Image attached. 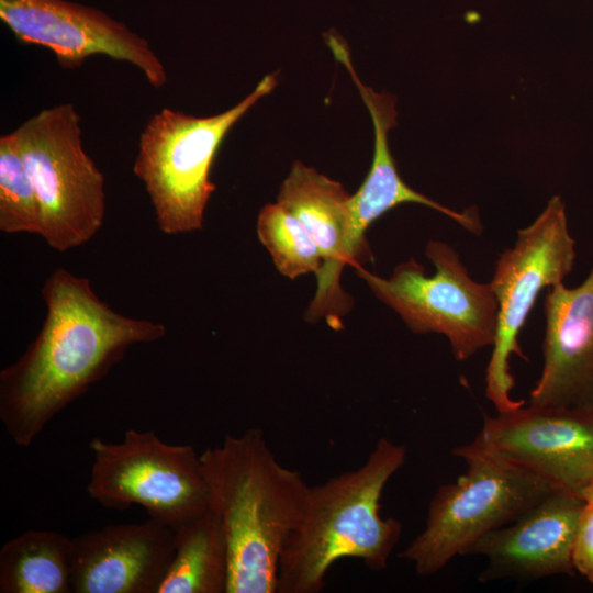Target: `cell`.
<instances>
[{"label": "cell", "mask_w": 593, "mask_h": 593, "mask_svg": "<svg viewBox=\"0 0 593 593\" xmlns=\"http://www.w3.org/2000/svg\"><path fill=\"white\" fill-rule=\"evenodd\" d=\"M42 327L22 356L0 372V421L26 448L45 426L121 361L132 345L166 335L164 324L133 318L99 299L90 281L55 269L41 290Z\"/></svg>", "instance_id": "6da1fadb"}, {"label": "cell", "mask_w": 593, "mask_h": 593, "mask_svg": "<svg viewBox=\"0 0 593 593\" xmlns=\"http://www.w3.org/2000/svg\"><path fill=\"white\" fill-rule=\"evenodd\" d=\"M200 461L227 541L226 593L277 592L280 555L309 485L277 460L259 428L226 435Z\"/></svg>", "instance_id": "7a4b0ae2"}, {"label": "cell", "mask_w": 593, "mask_h": 593, "mask_svg": "<svg viewBox=\"0 0 593 593\" xmlns=\"http://www.w3.org/2000/svg\"><path fill=\"white\" fill-rule=\"evenodd\" d=\"M405 460L404 445L380 438L359 468L309 485L280 555L278 593L321 592L329 568L344 558L372 571L387 568L402 524L380 515V499Z\"/></svg>", "instance_id": "3957f363"}, {"label": "cell", "mask_w": 593, "mask_h": 593, "mask_svg": "<svg viewBox=\"0 0 593 593\" xmlns=\"http://www.w3.org/2000/svg\"><path fill=\"white\" fill-rule=\"evenodd\" d=\"M452 454L466 462V471L438 488L423 530L399 555L423 577L438 573L481 536L513 522L555 491L490 450L477 436Z\"/></svg>", "instance_id": "277c9868"}, {"label": "cell", "mask_w": 593, "mask_h": 593, "mask_svg": "<svg viewBox=\"0 0 593 593\" xmlns=\"http://www.w3.org/2000/svg\"><path fill=\"white\" fill-rule=\"evenodd\" d=\"M277 83V74L266 75L246 98L215 115L200 118L164 108L149 119L141 133L133 172L145 187L163 233L178 235L203 227L215 190L211 167L223 139Z\"/></svg>", "instance_id": "5b68a950"}, {"label": "cell", "mask_w": 593, "mask_h": 593, "mask_svg": "<svg viewBox=\"0 0 593 593\" xmlns=\"http://www.w3.org/2000/svg\"><path fill=\"white\" fill-rule=\"evenodd\" d=\"M11 134L36 190L46 244L65 253L89 242L104 221V177L82 147L74 104L44 109Z\"/></svg>", "instance_id": "8992f818"}, {"label": "cell", "mask_w": 593, "mask_h": 593, "mask_svg": "<svg viewBox=\"0 0 593 593\" xmlns=\"http://www.w3.org/2000/svg\"><path fill=\"white\" fill-rule=\"evenodd\" d=\"M425 256L435 267L414 258L396 265L388 278L357 267V275L376 298L392 309L414 334L447 337L458 361H466L493 345L497 302L490 283L473 280L459 254L447 243L430 239Z\"/></svg>", "instance_id": "52a82bcc"}, {"label": "cell", "mask_w": 593, "mask_h": 593, "mask_svg": "<svg viewBox=\"0 0 593 593\" xmlns=\"http://www.w3.org/2000/svg\"><path fill=\"white\" fill-rule=\"evenodd\" d=\"M87 493L108 510L137 504L148 517L176 530L205 513L209 491L200 455L191 445H170L153 430L127 429L119 443L91 439Z\"/></svg>", "instance_id": "ba28073f"}, {"label": "cell", "mask_w": 593, "mask_h": 593, "mask_svg": "<svg viewBox=\"0 0 593 593\" xmlns=\"http://www.w3.org/2000/svg\"><path fill=\"white\" fill-rule=\"evenodd\" d=\"M574 261L575 240L559 195L551 197L542 212L517 231L514 245L499 255L489 282L497 302V326L485 370V396L497 413L525 404L512 398L515 380L511 357L514 354L527 360L518 343L519 333L540 292L563 282Z\"/></svg>", "instance_id": "9c48e42d"}, {"label": "cell", "mask_w": 593, "mask_h": 593, "mask_svg": "<svg viewBox=\"0 0 593 593\" xmlns=\"http://www.w3.org/2000/svg\"><path fill=\"white\" fill-rule=\"evenodd\" d=\"M477 437L555 491L582 497L593 482V407L524 404L484 415Z\"/></svg>", "instance_id": "30bf717a"}, {"label": "cell", "mask_w": 593, "mask_h": 593, "mask_svg": "<svg viewBox=\"0 0 593 593\" xmlns=\"http://www.w3.org/2000/svg\"><path fill=\"white\" fill-rule=\"evenodd\" d=\"M0 20L18 41L51 49L65 68L105 55L138 68L154 88L167 72L146 38L108 13L69 0H0Z\"/></svg>", "instance_id": "8fae6325"}, {"label": "cell", "mask_w": 593, "mask_h": 593, "mask_svg": "<svg viewBox=\"0 0 593 593\" xmlns=\"http://www.w3.org/2000/svg\"><path fill=\"white\" fill-rule=\"evenodd\" d=\"M585 501L552 491L513 522L490 530L462 556H482L478 581H528L573 574V544Z\"/></svg>", "instance_id": "7c38bea8"}, {"label": "cell", "mask_w": 593, "mask_h": 593, "mask_svg": "<svg viewBox=\"0 0 593 593\" xmlns=\"http://www.w3.org/2000/svg\"><path fill=\"white\" fill-rule=\"evenodd\" d=\"M325 42L334 57L349 72L363 103L366 104L374 131V148L371 167L358 191L350 198V225L346 245L347 265L360 266L372 259L366 233L369 226L388 211L403 203H417L433 209L457 222L466 231L477 236L483 225L475 206L463 211L447 208L415 191L401 178L389 147L388 133L396 126V99L388 92H377L361 82L354 69L346 42L336 33L327 32Z\"/></svg>", "instance_id": "4fadbf2b"}, {"label": "cell", "mask_w": 593, "mask_h": 593, "mask_svg": "<svg viewBox=\"0 0 593 593\" xmlns=\"http://www.w3.org/2000/svg\"><path fill=\"white\" fill-rule=\"evenodd\" d=\"M71 539L72 593H157L175 548V530L152 517Z\"/></svg>", "instance_id": "5bb4252c"}, {"label": "cell", "mask_w": 593, "mask_h": 593, "mask_svg": "<svg viewBox=\"0 0 593 593\" xmlns=\"http://www.w3.org/2000/svg\"><path fill=\"white\" fill-rule=\"evenodd\" d=\"M542 368L529 403L593 407V266L583 282L548 288Z\"/></svg>", "instance_id": "9a60e30c"}, {"label": "cell", "mask_w": 593, "mask_h": 593, "mask_svg": "<svg viewBox=\"0 0 593 593\" xmlns=\"http://www.w3.org/2000/svg\"><path fill=\"white\" fill-rule=\"evenodd\" d=\"M350 198L340 182L301 161L293 163L277 195V202L303 224L323 260L305 320L315 322L325 317L336 329L350 306L349 298L340 286V275L347 265Z\"/></svg>", "instance_id": "2e32d148"}, {"label": "cell", "mask_w": 593, "mask_h": 593, "mask_svg": "<svg viewBox=\"0 0 593 593\" xmlns=\"http://www.w3.org/2000/svg\"><path fill=\"white\" fill-rule=\"evenodd\" d=\"M228 569L225 533L209 506L175 530L174 556L157 593H226Z\"/></svg>", "instance_id": "e0dca14e"}, {"label": "cell", "mask_w": 593, "mask_h": 593, "mask_svg": "<svg viewBox=\"0 0 593 593\" xmlns=\"http://www.w3.org/2000/svg\"><path fill=\"white\" fill-rule=\"evenodd\" d=\"M72 539L30 529L0 549L1 593H70Z\"/></svg>", "instance_id": "ac0fdd59"}, {"label": "cell", "mask_w": 593, "mask_h": 593, "mask_svg": "<svg viewBox=\"0 0 593 593\" xmlns=\"http://www.w3.org/2000/svg\"><path fill=\"white\" fill-rule=\"evenodd\" d=\"M257 235L282 276L293 280L318 273L323 260L316 244L300 220L278 202L261 208Z\"/></svg>", "instance_id": "d6986e66"}, {"label": "cell", "mask_w": 593, "mask_h": 593, "mask_svg": "<svg viewBox=\"0 0 593 593\" xmlns=\"http://www.w3.org/2000/svg\"><path fill=\"white\" fill-rule=\"evenodd\" d=\"M0 230L42 235L41 204L12 134L0 137Z\"/></svg>", "instance_id": "ffe728a7"}, {"label": "cell", "mask_w": 593, "mask_h": 593, "mask_svg": "<svg viewBox=\"0 0 593 593\" xmlns=\"http://www.w3.org/2000/svg\"><path fill=\"white\" fill-rule=\"evenodd\" d=\"M574 571L593 583V506L585 503L572 550Z\"/></svg>", "instance_id": "44dd1931"}, {"label": "cell", "mask_w": 593, "mask_h": 593, "mask_svg": "<svg viewBox=\"0 0 593 593\" xmlns=\"http://www.w3.org/2000/svg\"><path fill=\"white\" fill-rule=\"evenodd\" d=\"M582 497L586 504L593 506V482L589 486L585 488V490L582 493Z\"/></svg>", "instance_id": "7402d4cb"}]
</instances>
